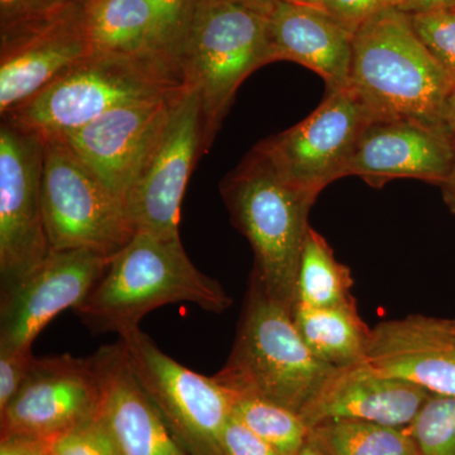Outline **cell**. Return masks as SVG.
I'll return each instance as SVG.
<instances>
[{"instance_id":"cell-1","label":"cell","mask_w":455,"mask_h":455,"mask_svg":"<svg viewBox=\"0 0 455 455\" xmlns=\"http://www.w3.org/2000/svg\"><path fill=\"white\" fill-rule=\"evenodd\" d=\"M179 302L215 314L233 304L223 286L191 262L180 235L137 232L110 257L103 277L74 311L94 333L122 335L140 328L152 310Z\"/></svg>"},{"instance_id":"cell-2","label":"cell","mask_w":455,"mask_h":455,"mask_svg":"<svg viewBox=\"0 0 455 455\" xmlns=\"http://www.w3.org/2000/svg\"><path fill=\"white\" fill-rule=\"evenodd\" d=\"M220 193L233 224L252 245L253 275L269 298L292 311L307 220L316 197L287 178L262 143L228 173Z\"/></svg>"},{"instance_id":"cell-3","label":"cell","mask_w":455,"mask_h":455,"mask_svg":"<svg viewBox=\"0 0 455 455\" xmlns=\"http://www.w3.org/2000/svg\"><path fill=\"white\" fill-rule=\"evenodd\" d=\"M349 86L376 121L445 125L455 82L420 40L410 14L392 9L355 33Z\"/></svg>"},{"instance_id":"cell-4","label":"cell","mask_w":455,"mask_h":455,"mask_svg":"<svg viewBox=\"0 0 455 455\" xmlns=\"http://www.w3.org/2000/svg\"><path fill=\"white\" fill-rule=\"evenodd\" d=\"M335 370L311 353L292 311L269 298L252 274L232 352L212 379L229 394L263 398L300 415Z\"/></svg>"},{"instance_id":"cell-5","label":"cell","mask_w":455,"mask_h":455,"mask_svg":"<svg viewBox=\"0 0 455 455\" xmlns=\"http://www.w3.org/2000/svg\"><path fill=\"white\" fill-rule=\"evenodd\" d=\"M184 86L179 71L154 57L92 52L2 119L47 139L82 128L116 108Z\"/></svg>"},{"instance_id":"cell-6","label":"cell","mask_w":455,"mask_h":455,"mask_svg":"<svg viewBox=\"0 0 455 455\" xmlns=\"http://www.w3.org/2000/svg\"><path fill=\"white\" fill-rule=\"evenodd\" d=\"M269 62L267 16L233 3L200 2L182 44L180 68L185 85L202 99L206 152L236 90Z\"/></svg>"},{"instance_id":"cell-7","label":"cell","mask_w":455,"mask_h":455,"mask_svg":"<svg viewBox=\"0 0 455 455\" xmlns=\"http://www.w3.org/2000/svg\"><path fill=\"white\" fill-rule=\"evenodd\" d=\"M42 211L51 252L112 257L136 235L122 200L60 137L44 139Z\"/></svg>"},{"instance_id":"cell-8","label":"cell","mask_w":455,"mask_h":455,"mask_svg":"<svg viewBox=\"0 0 455 455\" xmlns=\"http://www.w3.org/2000/svg\"><path fill=\"white\" fill-rule=\"evenodd\" d=\"M132 370L187 455H227L230 398L212 377L182 366L140 328L121 335Z\"/></svg>"},{"instance_id":"cell-9","label":"cell","mask_w":455,"mask_h":455,"mask_svg":"<svg viewBox=\"0 0 455 455\" xmlns=\"http://www.w3.org/2000/svg\"><path fill=\"white\" fill-rule=\"evenodd\" d=\"M84 8L77 3H56L2 25V116L92 55Z\"/></svg>"},{"instance_id":"cell-10","label":"cell","mask_w":455,"mask_h":455,"mask_svg":"<svg viewBox=\"0 0 455 455\" xmlns=\"http://www.w3.org/2000/svg\"><path fill=\"white\" fill-rule=\"evenodd\" d=\"M205 152L202 99L185 85L125 196L124 209L134 232L180 235L182 196Z\"/></svg>"},{"instance_id":"cell-11","label":"cell","mask_w":455,"mask_h":455,"mask_svg":"<svg viewBox=\"0 0 455 455\" xmlns=\"http://www.w3.org/2000/svg\"><path fill=\"white\" fill-rule=\"evenodd\" d=\"M44 139L3 119L0 125L2 291L50 256L42 211Z\"/></svg>"},{"instance_id":"cell-12","label":"cell","mask_w":455,"mask_h":455,"mask_svg":"<svg viewBox=\"0 0 455 455\" xmlns=\"http://www.w3.org/2000/svg\"><path fill=\"white\" fill-rule=\"evenodd\" d=\"M372 122V113L348 85L329 92L295 127L260 143L287 178L317 197L341 179L344 164Z\"/></svg>"},{"instance_id":"cell-13","label":"cell","mask_w":455,"mask_h":455,"mask_svg":"<svg viewBox=\"0 0 455 455\" xmlns=\"http://www.w3.org/2000/svg\"><path fill=\"white\" fill-rule=\"evenodd\" d=\"M100 403L92 355L36 358L22 387L0 411L2 436L52 440L97 416Z\"/></svg>"},{"instance_id":"cell-14","label":"cell","mask_w":455,"mask_h":455,"mask_svg":"<svg viewBox=\"0 0 455 455\" xmlns=\"http://www.w3.org/2000/svg\"><path fill=\"white\" fill-rule=\"evenodd\" d=\"M109 260L92 250L51 252L20 283L2 291L0 350L31 349L53 317L88 298Z\"/></svg>"},{"instance_id":"cell-15","label":"cell","mask_w":455,"mask_h":455,"mask_svg":"<svg viewBox=\"0 0 455 455\" xmlns=\"http://www.w3.org/2000/svg\"><path fill=\"white\" fill-rule=\"evenodd\" d=\"M182 89L116 108L82 128L53 137L64 140L124 205L132 182Z\"/></svg>"},{"instance_id":"cell-16","label":"cell","mask_w":455,"mask_h":455,"mask_svg":"<svg viewBox=\"0 0 455 455\" xmlns=\"http://www.w3.org/2000/svg\"><path fill=\"white\" fill-rule=\"evenodd\" d=\"M453 166V148L445 125L388 119L362 133L341 170V178L361 176L382 188L395 179H416L442 187Z\"/></svg>"},{"instance_id":"cell-17","label":"cell","mask_w":455,"mask_h":455,"mask_svg":"<svg viewBox=\"0 0 455 455\" xmlns=\"http://www.w3.org/2000/svg\"><path fill=\"white\" fill-rule=\"evenodd\" d=\"M364 362L431 394L455 397V319L409 315L371 328Z\"/></svg>"},{"instance_id":"cell-18","label":"cell","mask_w":455,"mask_h":455,"mask_svg":"<svg viewBox=\"0 0 455 455\" xmlns=\"http://www.w3.org/2000/svg\"><path fill=\"white\" fill-rule=\"evenodd\" d=\"M101 385L99 416L119 455H187L132 370L122 340L92 355Z\"/></svg>"},{"instance_id":"cell-19","label":"cell","mask_w":455,"mask_h":455,"mask_svg":"<svg viewBox=\"0 0 455 455\" xmlns=\"http://www.w3.org/2000/svg\"><path fill=\"white\" fill-rule=\"evenodd\" d=\"M430 396L427 388L385 376L362 362L337 368L300 416L309 429L337 419L407 427Z\"/></svg>"},{"instance_id":"cell-20","label":"cell","mask_w":455,"mask_h":455,"mask_svg":"<svg viewBox=\"0 0 455 455\" xmlns=\"http://www.w3.org/2000/svg\"><path fill=\"white\" fill-rule=\"evenodd\" d=\"M355 33L322 9L277 0L267 16L269 59L292 61L323 77L329 92L349 85Z\"/></svg>"},{"instance_id":"cell-21","label":"cell","mask_w":455,"mask_h":455,"mask_svg":"<svg viewBox=\"0 0 455 455\" xmlns=\"http://www.w3.org/2000/svg\"><path fill=\"white\" fill-rule=\"evenodd\" d=\"M84 18L92 52L160 60L151 0H89Z\"/></svg>"},{"instance_id":"cell-22","label":"cell","mask_w":455,"mask_h":455,"mask_svg":"<svg viewBox=\"0 0 455 455\" xmlns=\"http://www.w3.org/2000/svg\"><path fill=\"white\" fill-rule=\"evenodd\" d=\"M292 319L307 348L329 366L364 362L371 328L359 316L355 301L325 309L296 302Z\"/></svg>"},{"instance_id":"cell-23","label":"cell","mask_w":455,"mask_h":455,"mask_svg":"<svg viewBox=\"0 0 455 455\" xmlns=\"http://www.w3.org/2000/svg\"><path fill=\"white\" fill-rule=\"evenodd\" d=\"M310 443L325 455H421L406 427L337 419L314 425Z\"/></svg>"},{"instance_id":"cell-24","label":"cell","mask_w":455,"mask_h":455,"mask_svg":"<svg viewBox=\"0 0 455 455\" xmlns=\"http://www.w3.org/2000/svg\"><path fill=\"white\" fill-rule=\"evenodd\" d=\"M349 268L335 259L324 236L307 228L298 275V300L311 307H340L355 301Z\"/></svg>"},{"instance_id":"cell-25","label":"cell","mask_w":455,"mask_h":455,"mask_svg":"<svg viewBox=\"0 0 455 455\" xmlns=\"http://www.w3.org/2000/svg\"><path fill=\"white\" fill-rule=\"evenodd\" d=\"M230 415L266 440L278 453L296 455L307 444L309 427L301 416L271 401L229 394Z\"/></svg>"},{"instance_id":"cell-26","label":"cell","mask_w":455,"mask_h":455,"mask_svg":"<svg viewBox=\"0 0 455 455\" xmlns=\"http://www.w3.org/2000/svg\"><path fill=\"white\" fill-rule=\"evenodd\" d=\"M406 429L421 455H455V397L431 394Z\"/></svg>"},{"instance_id":"cell-27","label":"cell","mask_w":455,"mask_h":455,"mask_svg":"<svg viewBox=\"0 0 455 455\" xmlns=\"http://www.w3.org/2000/svg\"><path fill=\"white\" fill-rule=\"evenodd\" d=\"M200 2L151 0L156 16V55L180 74V52Z\"/></svg>"},{"instance_id":"cell-28","label":"cell","mask_w":455,"mask_h":455,"mask_svg":"<svg viewBox=\"0 0 455 455\" xmlns=\"http://www.w3.org/2000/svg\"><path fill=\"white\" fill-rule=\"evenodd\" d=\"M420 40L455 82V8L410 14Z\"/></svg>"},{"instance_id":"cell-29","label":"cell","mask_w":455,"mask_h":455,"mask_svg":"<svg viewBox=\"0 0 455 455\" xmlns=\"http://www.w3.org/2000/svg\"><path fill=\"white\" fill-rule=\"evenodd\" d=\"M52 455H119L99 414L50 440Z\"/></svg>"},{"instance_id":"cell-30","label":"cell","mask_w":455,"mask_h":455,"mask_svg":"<svg viewBox=\"0 0 455 455\" xmlns=\"http://www.w3.org/2000/svg\"><path fill=\"white\" fill-rule=\"evenodd\" d=\"M322 9L348 31L355 33L364 23L385 12H403V0H307Z\"/></svg>"},{"instance_id":"cell-31","label":"cell","mask_w":455,"mask_h":455,"mask_svg":"<svg viewBox=\"0 0 455 455\" xmlns=\"http://www.w3.org/2000/svg\"><path fill=\"white\" fill-rule=\"evenodd\" d=\"M35 359L31 349L0 350V411L22 387Z\"/></svg>"},{"instance_id":"cell-32","label":"cell","mask_w":455,"mask_h":455,"mask_svg":"<svg viewBox=\"0 0 455 455\" xmlns=\"http://www.w3.org/2000/svg\"><path fill=\"white\" fill-rule=\"evenodd\" d=\"M221 443L227 455H283L232 415L224 425Z\"/></svg>"},{"instance_id":"cell-33","label":"cell","mask_w":455,"mask_h":455,"mask_svg":"<svg viewBox=\"0 0 455 455\" xmlns=\"http://www.w3.org/2000/svg\"><path fill=\"white\" fill-rule=\"evenodd\" d=\"M0 455H52L50 440L2 436Z\"/></svg>"},{"instance_id":"cell-34","label":"cell","mask_w":455,"mask_h":455,"mask_svg":"<svg viewBox=\"0 0 455 455\" xmlns=\"http://www.w3.org/2000/svg\"><path fill=\"white\" fill-rule=\"evenodd\" d=\"M444 124L447 128L451 148H453V166L444 184L442 185V194L449 211L455 215V88L448 99L445 108Z\"/></svg>"},{"instance_id":"cell-35","label":"cell","mask_w":455,"mask_h":455,"mask_svg":"<svg viewBox=\"0 0 455 455\" xmlns=\"http://www.w3.org/2000/svg\"><path fill=\"white\" fill-rule=\"evenodd\" d=\"M33 0H0V26L23 16L32 7Z\"/></svg>"},{"instance_id":"cell-36","label":"cell","mask_w":455,"mask_h":455,"mask_svg":"<svg viewBox=\"0 0 455 455\" xmlns=\"http://www.w3.org/2000/svg\"><path fill=\"white\" fill-rule=\"evenodd\" d=\"M444 8H455V0H403V12L407 14Z\"/></svg>"},{"instance_id":"cell-37","label":"cell","mask_w":455,"mask_h":455,"mask_svg":"<svg viewBox=\"0 0 455 455\" xmlns=\"http://www.w3.org/2000/svg\"><path fill=\"white\" fill-rule=\"evenodd\" d=\"M220 2L233 3V4L241 5V7L263 14V16H268L277 0H220Z\"/></svg>"},{"instance_id":"cell-38","label":"cell","mask_w":455,"mask_h":455,"mask_svg":"<svg viewBox=\"0 0 455 455\" xmlns=\"http://www.w3.org/2000/svg\"><path fill=\"white\" fill-rule=\"evenodd\" d=\"M88 2L89 0H33L31 9L46 7V5L56 4V3H77V4H86ZM31 9H29V11H31Z\"/></svg>"},{"instance_id":"cell-39","label":"cell","mask_w":455,"mask_h":455,"mask_svg":"<svg viewBox=\"0 0 455 455\" xmlns=\"http://www.w3.org/2000/svg\"><path fill=\"white\" fill-rule=\"evenodd\" d=\"M296 455H325L323 453L322 451H320L319 448H316L315 445L313 444V443H310L309 440H307V444L302 447L301 451H299Z\"/></svg>"},{"instance_id":"cell-40","label":"cell","mask_w":455,"mask_h":455,"mask_svg":"<svg viewBox=\"0 0 455 455\" xmlns=\"http://www.w3.org/2000/svg\"><path fill=\"white\" fill-rule=\"evenodd\" d=\"M287 2H307V0H287Z\"/></svg>"}]
</instances>
